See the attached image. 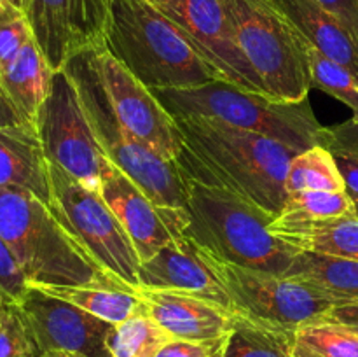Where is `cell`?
Listing matches in <instances>:
<instances>
[{"mask_svg":"<svg viewBox=\"0 0 358 357\" xmlns=\"http://www.w3.org/2000/svg\"><path fill=\"white\" fill-rule=\"evenodd\" d=\"M182 136L177 167L206 184L220 186L278 217L285 178L297 150L269 136L212 119H173Z\"/></svg>","mask_w":358,"mask_h":357,"instance_id":"cell-1","label":"cell"},{"mask_svg":"<svg viewBox=\"0 0 358 357\" xmlns=\"http://www.w3.org/2000/svg\"><path fill=\"white\" fill-rule=\"evenodd\" d=\"M0 238L28 286L129 289L91 258L51 206L23 189L0 188Z\"/></svg>","mask_w":358,"mask_h":357,"instance_id":"cell-2","label":"cell"},{"mask_svg":"<svg viewBox=\"0 0 358 357\" xmlns=\"http://www.w3.org/2000/svg\"><path fill=\"white\" fill-rule=\"evenodd\" d=\"M178 172L187 191L185 237L217 259L285 276L299 248L269 231L276 216L229 189Z\"/></svg>","mask_w":358,"mask_h":357,"instance_id":"cell-3","label":"cell"},{"mask_svg":"<svg viewBox=\"0 0 358 357\" xmlns=\"http://www.w3.org/2000/svg\"><path fill=\"white\" fill-rule=\"evenodd\" d=\"M103 48L149 90L224 80L184 31L147 0H112Z\"/></svg>","mask_w":358,"mask_h":357,"instance_id":"cell-4","label":"cell"},{"mask_svg":"<svg viewBox=\"0 0 358 357\" xmlns=\"http://www.w3.org/2000/svg\"><path fill=\"white\" fill-rule=\"evenodd\" d=\"M150 91L173 119H212L269 136L297 150L324 146L325 126L313 114L308 98L303 102L276 100L227 80Z\"/></svg>","mask_w":358,"mask_h":357,"instance_id":"cell-5","label":"cell"},{"mask_svg":"<svg viewBox=\"0 0 358 357\" xmlns=\"http://www.w3.org/2000/svg\"><path fill=\"white\" fill-rule=\"evenodd\" d=\"M63 70L79 91L80 104L105 158L124 172L154 203L187 210V191L177 163L143 147L121 125L94 70L90 49L72 56Z\"/></svg>","mask_w":358,"mask_h":357,"instance_id":"cell-6","label":"cell"},{"mask_svg":"<svg viewBox=\"0 0 358 357\" xmlns=\"http://www.w3.org/2000/svg\"><path fill=\"white\" fill-rule=\"evenodd\" d=\"M238 44L268 97L303 102L311 90L308 41L271 0H224Z\"/></svg>","mask_w":358,"mask_h":357,"instance_id":"cell-7","label":"cell"},{"mask_svg":"<svg viewBox=\"0 0 358 357\" xmlns=\"http://www.w3.org/2000/svg\"><path fill=\"white\" fill-rule=\"evenodd\" d=\"M51 209L69 233L117 282L140 289V255L100 191L86 188L55 163H49Z\"/></svg>","mask_w":358,"mask_h":357,"instance_id":"cell-8","label":"cell"},{"mask_svg":"<svg viewBox=\"0 0 358 357\" xmlns=\"http://www.w3.org/2000/svg\"><path fill=\"white\" fill-rule=\"evenodd\" d=\"M205 251V248H203ZM213 270L233 303L234 314L297 331L313 322L327 321L338 304L308 284L289 276L243 268L222 261L205 251Z\"/></svg>","mask_w":358,"mask_h":357,"instance_id":"cell-9","label":"cell"},{"mask_svg":"<svg viewBox=\"0 0 358 357\" xmlns=\"http://www.w3.org/2000/svg\"><path fill=\"white\" fill-rule=\"evenodd\" d=\"M35 128L49 163L58 164L86 188L100 191L107 158L98 146L79 91L65 70L55 72L49 97L38 108Z\"/></svg>","mask_w":358,"mask_h":357,"instance_id":"cell-10","label":"cell"},{"mask_svg":"<svg viewBox=\"0 0 358 357\" xmlns=\"http://www.w3.org/2000/svg\"><path fill=\"white\" fill-rule=\"evenodd\" d=\"M157 9L184 31L196 52L224 80L254 93L268 94L264 83L238 44L236 30L224 0H170Z\"/></svg>","mask_w":358,"mask_h":357,"instance_id":"cell-11","label":"cell"},{"mask_svg":"<svg viewBox=\"0 0 358 357\" xmlns=\"http://www.w3.org/2000/svg\"><path fill=\"white\" fill-rule=\"evenodd\" d=\"M90 56L115 115L129 135L157 156L177 160L182 149L180 132L152 91L115 62L103 46L91 48Z\"/></svg>","mask_w":358,"mask_h":357,"instance_id":"cell-12","label":"cell"},{"mask_svg":"<svg viewBox=\"0 0 358 357\" xmlns=\"http://www.w3.org/2000/svg\"><path fill=\"white\" fill-rule=\"evenodd\" d=\"M112 0H23L34 41L55 72L72 56L103 46Z\"/></svg>","mask_w":358,"mask_h":357,"instance_id":"cell-13","label":"cell"},{"mask_svg":"<svg viewBox=\"0 0 358 357\" xmlns=\"http://www.w3.org/2000/svg\"><path fill=\"white\" fill-rule=\"evenodd\" d=\"M17 307L28 322L38 352L80 357H114L107 338L112 324L37 286H28Z\"/></svg>","mask_w":358,"mask_h":357,"instance_id":"cell-14","label":"cell"},{"mask_svg":"<svg viewBox=\"0 0 358 357\" xmlns=\"http://www.w3.org/2000/svg\"><path fill=\"white\" fill-rule=\"evenodd\" d=\"M100 192L131 238L140 261H147L187 227V210L154 203L128 175L107 160L101 170Z\"/></svg>","mask_w":358,"mask_h":357,"instance_id":"cell-15","label":"cell"},{"mask_svg":"<svg viewBox=\"0 0 358 357\" xmlns=\"http://www.w3.org/2000/svg\"><path fill=\"white\" fill-rule=\"evenodd\" d=\"M138 280L140 287L201 298L234 312L229 294L206 261L205 251L185 234L140 262Z\"/></svg>","mask_w":358,"mask_h":357,"instance_id":"cell-16","label":"cell"},{"mask_svg":"<svg viewBox=\"0 0 358 357\" xmlns=\"http://www.w3.org/2000/svg\"><path fill=\"white\" fill-rule=\"evenodd\" d=\"M138 294L150 317L177 340L212 342L226 338L234 322V312L187 294L140 287Z\"/></svg>","mask_w":358,"mask_h":357,"instance_id":"cell-17","label":"cell"},{"mask_svg":"<svg viewBox=\"0 0 358 357\" xmlns=\"http://www.w3.org/2000/svg\"><path fill=\"white\" fill-rule=\"evenodd\" d=\"M0 188L31 192L51 206V178L35 125L0 128Z\"/></svg>","mask_w":358,"mask_h":357,"instance_id":"cell-18","label":"cell"},{"mask_svg":"<svg viewBox=\"0 0 358 357\" xmlns=\"http://www.w3.org/2000/svg\"><path fill=\"white\" fill-rule=\"evenodd\" d=\"M269 231L299 251L358 261V216L348 214L329 219L278 216Z\"/></svg>","mask_w":358,"mask_h":357,"instance_id":"cell-19","label":"cell"},{"mask_svg":"<svg viewBox=\"0 0 358 357\" xmlns=\"http://www.w3.org/2000/svg\"><path fill=\"white\" fill-rule=\"evenodd\" d=\"M271 4L318 52L358 74V44L332 14L313 0H271Z\"/></svg>","mask_w":358,"mask_h":357,"instance_id":"cell-20","label":"cell"},{"mask_svg":"<svg viewBox=\"0 0 358 357\" xmlns=\"http://www.w3.org/2000/svg\"><path fill=\"white\" fill-rule=\"evenodd\" d=\"M285 276L308 284L338 307L358 303V261L355 259L299 251Z\"/></svg>","mask_w":358,"mask_h":357,"instance_id":"cell-21","label":"cell"},{"mask_svg":"<svg viewBox=\"0 0 358 357\" xmlns=\"http://www.w3.org/2000/svg\"><path fill=\"white\" fill-rule=\"evenodd\" d=\"M52 77L55 70L49 66L34 38L27 42L9 69L0 74V80L7 94L13 98L21 114L34 125L38 108L49 97Z\"/></svg>","mask_w":358,"mask_h":357,"instance_id":"cell-22","label":"cell"},{"mask_svg":"<svg viewBox=\"0 0 358 357\" xmlns=\"http://www.w3.org/2000/svg\"><path fill=\"white\" fill-rule=\"evenodd\" d=\"M296 331L234 314L222 357H294Z\"/></svg>","mask_w":358,"mask_h":357,"instance_id":"cell-23","label":"cell"},{"mask_svg":"<svg viewBox=\"0 0 358 357\" xmlns=\"http://www.w3.org/2000/svg\"><path fill=\"white\" fill-rule=\"evenodd\" d=\"M48 293L70 301L76 307L110 322L119 324L145 310L138 289H121V287L76 286V287H42Z\"/></svg>","mask_w":358,"mask_h":357,"instance_id":"cell-24","label":"cell"},{"mask_svg":"<svg viewBox=\"0 0 358 357\" xmlns=\"http://www.w3.org/2000/svg\"><path fill=\"white\" fill-rule=\"evenodd\" d=\"M287 195L294 191L345 192V178L336 158L327 147L315 146L297 153L290 161L285 178Z\"/></svg>","mask_w":358,"mask_h":357,"instance_id":"cell-25","label":"cell"},{"mask_svg":"<svg viewBox=\"0 0 358 357\" xmlns=\"http://www.w3.org/2000/svg\"><path fill=\"white\" fill-rule=\"evenodd\" d=\"M170 340L173 336L150 317L145 307L124 322L112 324L107 345L114 357H156Z\"/></svg>","mask_w":358,"mask_h":357,"instance_id":"cell-26","label":"cell"},{"mask_svg":"<svg viewBox=\"0 0 358 357\" xmlns=\"http://www.w3.org/2000/svg\"><path fill=\"white\" fill-rule=\"evenodd\" d=\"M294 357H358V332L338 321L306 324L296 331Z\"/></svg>","mask_w":358,"mask_h":357,"instance_id":"cell-27","label":"cell"},{"mask_svg":"<svg viewBox=\"0 0 358 357\" xmlns=\"http://www.w3.org/2000/svg\"><path fill=\"white\" fill-rule=\"evenodd\" d=\"M306 56L311 88H318L334 97L336 100L348 105L353 111V115L358 118V74L318 52L310 42H308Z\"/></svg>","mask_w":358,"mask_h":357,"instance_id":"cell-28","label":"cell"},{"mask_svg":"<svg viewBox=\"0 0 358 357\" xmlns=\"http://www.w3.org/2000/svg\"><path fill=\"white\" fill-rule=\"evenodd\" d=\"M348 214L357 212L346 191H294L287 195L285 205L280 216L329 219V217H341Z\"/></svg>","mask_w":358,"mask_h":357,"instance_id":"cell-29","label":"cell"},{"mask_svg":"<svg viewBox=\"0 0 358 357\" xmlns=\"http://www.w3.org/2000/svg\"><path fill=\"white\" fill-rule=\"evenodd\" d=\"M34 335L17 303H0V357H38Z\"/></svg>","mask_w":358,"mask_h":357,"instance_id":"cell-30","label":"cell"},{"mask_svg":"<svg viewBox=\"0 0 358 357\" xmlns=\"http://www.w3.org/2000/svg\"><path fill=\"white\" fill-rule=\"evenodd\" d=\"M31 38L34 35L23 10L14 6H0V74L9 69Z\"/></svg>","mask_w":358,"mask_h":357,"instance_id":"cell-31","label":"cell"},{"mask_svg":"<svg viewBox=\"0 0 358 357\" xmlns=\"http://www.w3.org/2000/svg\"><path fill=\"white\" fill-rule=\"evenodd\" d=\"M28 282L24 280L16 259L0 238V303H17L27 293Z\"/></svg>","mask_w":358,"mask_h":357,"instance_id":"cell-32","label":"cell"},{"mask_svg":"<svg viewBox=\"0 0 358 357\" xmlns=\"http://www.w3.org/2000/svg\"><path fill=\"white\" fill-rule=\"evenodd\" d=\"M324 146L331 153H343L358 158V118L353 115L341 125L325 128Z\"/></svg>","mask_w":358,"mask_h":357,"instance_id":"cell-33","label":"cell"},{"mask_svg":"<svg viewBox=\"0 0 358 357\" xmlns=\"http://www.w3.org/2000/svg\"><path fill=\"white\" fill-rule=\"evenodd\" d=\"M224 340H212V342H191V340H170L156 357H212L219 350H222Z\"/></svg>","mask_w":358,"mask_h":357,"instance_id":"cell-34","label":"cell"},{"mask_svg":"<svg viewBox=\"0 0 358 357\" xmlns=\"http://www.w3.org/2000/svg\"><path fill=\"white\" fill-rule=\"evenodd\" d=\"M336 18L358 44V0H313Z\"/></svg>","mask_w":358,"mask_h":357,"instance_id":"cell-35","label":"cell"},{"mask_svg":"<svg viewBox=\"0 0 358 357\" xmlns=\"http://www.w3.org/2000/svg\"><path fill=\"white\" fill-rule=\"evenodd\" d=\"M336 158L339 170H341L343 178H345L346 192L352 198L353 205H355V212L358 216V158L348 156L343 153H332Z\"/></svg>","mask_w":358,"mask_h":357,"instance_id":"cell-36","label":"cell"},{"mask_svg":"<svg viewBox=\"0 0 358 357\" xmlns=\"http://www.w3.org/2000/svg\"><path fill=\"white\" fill-rule=\"evenodd\" d=\"M28 119L24 118L13 102V98L7 94L2 80H0V128H9V126L28 125ZM34 125V122H31Z\"/></svg>","mask_w":358,"mask_h":357,"instance_id":"cell-37","label":"cell"},{"mask_svg":"<svg viewBox=\"0 0 358 357\" xmlns=\"http://www.w3.org/2000/svg\"><path fill=\"white\" fill-rule=\"evenodd\" d=\"M329 318H331V321L341 322V324H348V326L358 324V303L334 308V310L331 312V315H329Z\"/></svg>","mask_w":358,"mask_h":357,"instance_id":"cell-38","label":"cell"},{"mask_svg":"<svg viewBox=\"0 0 358 357\" xmlns=\"http://www.w3.org/2000/svg\"><path fill=\"white\" fill-rule=\"evenodd\" d=\"M38 357H80V356H76V354H69V352H44Z\"/></svg>","mask_w":358,"mask_h":357,"instance_id":"cell-39","label":"cell"},{"mask_svg":"<svg viewBox=\"0 0 358 357\" xmlns=\"http://www.w3.org/2000/svg\"><path fill=\"white\" fill-rule=\"evenodd\" d=\"M0 6H14L23 10V0H0Z\"/></svg>","mask_w":358,"mask_h":357,"instance_id":"cell-40","label":"cell"},{"mask_svg":"<svg viewBox=\"0 0 358 357\" xmlns=\"http://www.w3.org/2000/svg\"><path fill=\"white\" fill-rule=\"evenodd\" d=\"M147 2L152 4V6H156V7H163V6H166L170 0H147Z\"/></svg>","mask_w":358,"mask_h":357,"instance_id":"cell-41","label":"cell"},{"mask_svg":"<svg viewBox=\"0 0 358 357\" xmlns=\"http://www.w3.org/2000/svg\"><path fill=\"white\" fill-rule=\"evenodd\" d=\"M212 357H222V350H219V352H217L215 356H212Z\"/></svg>","mask_w":358,"mask_h":357,"instance_id":"cell-42","label":"cell"},{"mask_svg":"<svg viewBox=\"0 0 358 357\" xmlns=\"http://www.w3.org/2000/svg\"><path fill=\"white\" fill-rule=\"evenodd\" d=\"M352 328H353V329H355V331L358 332V324H352Z\"/></svg>","mask_w":358,"mask_h":357,"instance_id":"cell-43","label":"cell"}]
</instances>
